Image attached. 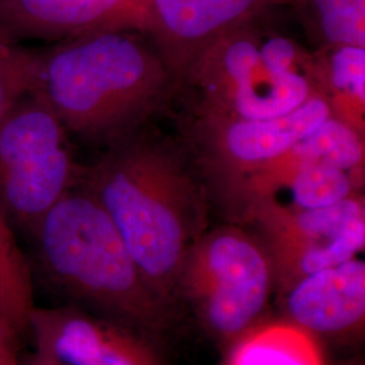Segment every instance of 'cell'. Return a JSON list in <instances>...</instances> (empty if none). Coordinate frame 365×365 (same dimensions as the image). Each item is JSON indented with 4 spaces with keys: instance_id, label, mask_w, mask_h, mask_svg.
I'll list each match as a JSON object with an SVG mask.
<instances>
[{
    "instance_id": "6da1fadb",
    "label": "cell",
    "mask_w": 365,
    "mask_h": 365,
    "mask_svg": "<svg viewBox=\"0 0 365 365\" xmlns=\"http://www.w3.org/2000/svg\"><path fill=\"white\" fill-rule=\"evenodd\" d=\"M157 295L178 313L182 261L209 229V192L182 137L146 123L81 170Z\"/></svg>"
},
{
    "instance_id": "7a4b0ae2",
    "label": "cell",
    "mask_w": 365,
    "mask_h": 365,
    "mask_svg": "<svg viewBox=\"0 0 365 365\" xmlns=\"http://www.w3.org/2000/svg\"><path fill=\"white\" fill-rule=\"evenodd\" d=\"M37 88L68 133L110 146L176 98L180 78L150 34L119 30L39 53Z\"/></svg>"
},
{
    "instance_id": "3957f363",
    "label": "cell",
    "mask_w": 365,
    "mask_h": 365,
    "mask_svg": "<svg viewBox=\"0 0 365 365\" xmlns=\"http://www.w3.org/2000/svg\"><path fill=\"white\" fill-rule=\"evenodd\" d=\"M41 280L57 297L161 342L179 313L150 287L98 199L76 184L30 233Z\"/></svg>"
},
{
    "instance_id": "277c9868",
    "label": "cell",
    "mask_w": 365,
    "mask_h": 365,
    "mask_svg": "<svg viewBox=\"0 0 365 365\" xmlns=\"http://www.w3.org/2000/svg\"><path fill=\"white\" fill-rule=\"evenodd\" d=\"M257 15L229 30L200 53L180 78L188 113L269 119L321 95L313 52Z\"/></svg>"
},
{
    "instance_id": "5b68a950",
    "label": "cell",
    "mask_w": 365,
    "mask_h": 365,
    "mask_svg": "<svg viewBox=\"0 0 365 365\" xmlns=\"http://www.w3.org/2000/svg\"><path fill=\"white\" fill-rule=\"evenodd\" d=\"M178 294L223 352L264 317L274 294L268 252L241 223L207 229L182 261Z\"/></svg>"
},
{
    "instance_id": "8992f818",
    "label": "cell",
    "mask_w": 365,
    "mask_h": 365,
    "mask_svg": "<svg viewBox=\"0 0 365 365\" xmlns=\"http://www.w3.org/2000/svg\"><path fill=\"white\" fill-rule=\"evenodd\" d=\"M68 134L37 86L0 115V206L29 235L80 179Z\"/></svg>"
},
{
    "instance_id": "52a82bcc",
    "label": "cell",
    "mask_w": 365,
    "mask_h": 365,
    "mask_svg": "<svg viewBox=\"0 0 365 365\" xmlns=\"http://www.w3.org/2000/svg\"><path fill=\"white\" fill-rule=\"evenodd\" d=\"M333 115L322 95L297 110L269 119L214 117L188 113L180 137L195 161L209 196L229 209L257 170L315 130Z\"/></svg>"
},
{
    "instance_id": "ba28073f",
    "label": "cell",
    "mask_w": 365,
    "mask_h": 365,
    "mask_svg": "<svg viewBox=\"0 0 365 365\" xmlns=\"http://www.w3.org/2000/svg\"><path fill=\"white\" fill-rule=\"evenodd\" d=\"M267 249L274 294L300 277L359 257L365 247L363 192L312 210H261L249 217Z\"/></svg>"
},
{
    "instance_id": "9c48e42d",
    "label": "cell",
    "mask_w": 365,
    "mask_h": 365,
    "mask_svg": "<svg viewBox=\"0 0 365 365\" xmlns=\"http://www.w3.org/2000/svg\"><path fill=\"white\" fill-rule=\"evenodd\" d=\"M29 334L36 352L64 365H164L153 341L72 304L37 306Z\"/></svg>"
},
{
    "instance_id": "30bf717a",
    "label": "cell",
    "mask_w": 365,
    "mask_h": 365,
    "mask_svg": "<svg viewBox=\"0 0 365 365\" xmlns=\"http://www.w3.org/2000/svg\"><path fill=\"white\" fill-rule=\"evenodd\" d=\"M283 321L314 339H352L365 325V262L360 257L307 274L276 294Z\"/></svg>"
},
{
    "instance_id": "8fae6325",
    "label": "cell",
    "mask_w": 365,
    "mask_h": 365,
    "mask_svg": "<svg viewBox=\"0 0 365 365\" xmlns=\"http://www.w3.org/2000/svg\"><path fill=\"white\" fill-rule=\"evenodd\" d=\"M0 26L16 39H64L134 30L150 34L148 0H3Z\"/></svg>"
},
{
    "instance_id": "7c38bea8",
    "label": "cell",
    "mask_w": 365,
    "mask_h": 365,
    "mask_svg": "<svg viewBox=\"0 0 365 365\" xmlns=\"http://www.w3.org/2000/svg\"><path fill=\"white\" fill-rule=\"evenodd\" d=\"M148 1L152 15L150 36L179 78L215 39L277 3V0Z\"/></svg>"
},
{
    "instance_id": "4fadbf2b",
    "label": "cell",
    "mask_w": 365,
    "mask_h": 365,
    "mask_svg": "<svg viewBox=\"0 0 365 365\" xmlns=\"http://www.w3.org/2000/svg\"><path fill=\"white\" fill-rule=\"evenodd\" d=\"M313 60L319 92L333 117L364 134L365 46H319Z\"/></svg>"
},
{
    "instance_id": "5bb4252c",
    "label": "cell",
    "mask_w": 365,
    "mask_h": 365,
    "mask_svg": "<svg viewBox=\"0 0 365 365\" xmlns=\"http://www.w3.org/2000/svg\"><path fill=\"white\" fill-rule=\"evenodd\" d=\"M223 365H327L312 334L280 322H262L226 351Z\"/></svg>"
},
{
    "instance_id": "9a60e30c",
    "label": "cell",
    "mask_w": 365,
    "mask_h": 365,
    "mask_svg": "<svg viewBox=\"0 0 365 365\" xmlns=\"http://www.w3.org/2000/svg\"><path fill=\"white\" fill-rule=\"evenodd\" d=\"M36 307L31 264L19 248L13 223L0 206V313L24 337L29 334Z\"/></svg>"
},
{
    "instance_id": "2e32d148",
    "label": "cell",
    "mask_w": 365,
    "mask_h": 365,
    "mask_svg": "<svg viewBox=\"0 0 365 365\" xmlns=\"http://www.w3.org/2000/svg\"><path fill=\"white\" fill-rule=\"evenodd\" d=\"M307 36L319 46H365V0H289Z\"/></svg>"
},
{
    "instance_id": "e0dca14e",
    "label": "cell",
    "mask_w": 365,
    "mask_h": 365,
    "mask_svg": "<svg viewBox=\"0 0 365 365\" xmlns=\"http://www.w3.org/2000/svg\"><path fill=\"white\" fill-rule=\"evenodd\" d=\"M289 152L299 160L345 170L364 182V134L339 118H327Z\"/></svg>"
},
{
    "instance_id": "ac0fdd59",
    "label": "cell",
    "mask_w": 365,
    "mask_h": 365,
    "mask_svg": "<svg viewBox=\"0 0 365 365\" xmlns=\"http://www.w3.org/2000/svg\"><path fill=\"white\" fill-rule=\"evenodd\" d=\"M39 53L25 48L0 26V115L37 86Z\"/></svg>"
},
{
    "instance_id": "d6986e66",
    "label": "cell",
    "mask_w": 365,
    "mask_h": 365,
    "mask_svg": "<svg viewBox=\"0 0 365 365\" xmlns=\"http://www.w3.org/2000/svg\"><path fill=\"white\" fill-rule=\"evenodd\" d=\"M21 334L13 324L0 313V365H21L18 344Z\"/></svg>"
},
{
    "instance_id": "ffe728a7",
    "label": "cell",
    "mask_w": 365,
    "mask_h": 365,
    "mask_svg": "<svg viewBox=\"0 0 365 365\" xmlns=\"http://www.w3.org/2000/svg\"><path fill=\"white\" fill-rule=\"evenodd\" d=\"M21 365H64L61 364L60 361L51 359L45 354H41L38 352H34L31 357H29L25 361H22Z\"/></svg>"
},
{
    "instance_id": "44dd1931",
    "label": "cell",
    "mask_w": 365,
    "mask_h": 365,
    "mask_svg": "<svg viewBox=\"0 0 365 365\" xmlns=\"http://www.w3.org/2000/svg\"><path fill=\"white\" fill-rule=\"evenodd\" d=\"M0 1H3V0H0Z\"/></svg>"
}]
</instances>
